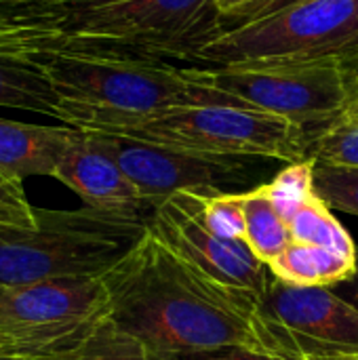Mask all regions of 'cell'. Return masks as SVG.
<instances>
[{"mask_svg": "<svg viewBox=\"0 0 358 360\" xmlns=\"http://www.w3.org/2000/svg\"><path fill=\"white\" fill-rule=\"evenodd\" d=\"M101 281L110 321L135 338L150 360L228 346L264 352L249 312L150 230Z\"/></svg>", "mask_w": 358, "mask_h": 360, "instance_id": "1", "label": "cell"}, {"mask_svg": "<svg viewBox=\"0 0 358 360\" xmlns=\"http://www.w3.org/2000/svg\"><path fill=\"white\" fill-rule=\"evenodd\" d=\"M13 59L27 61L49 80L57 120L89 133H118L181 103L232 101L192 84L179 65L160 59L91 53H25Z\"/></svg>", "mask_w": 358, "mask_h": 360, "instance_id": "2", "label": "cell"}, {"mask_svg": "<svg viewBox=\"0 0 358 360\" xmlns=\"http://www.w3.org/2000/svg\"><path fill=\"white\" fill-rule=\"evenodd\" d=\"M27 230L0 236V287L103 278L148 232L146 219L82 209H34Z\"/></svg>", "mask_w": 358, "mask_h": 360, "instance_id": "3", "label": "cell"}, {"mask_svg": "<svg viewBox=\"0 0 358 360\" xmlns=\"http://www.w3.org/2000/svg\"><path fill=\"white\" fill-rule=\"evenodd\" d=\"M192 84L213 89L232 101L283 116L310 133L340 118L348 105L342 59L236 61L179 65Z\"/></svg>", "mask_w": 358, "mask_h": 360, "instance_id": "4", "label": "cell"}, {"mask_svg": "<svg viewBox=\"0 0 358 360\" xmlns=\"http://www.w3.org/2000/svg\"><path fill=\"white\" fill-rule=\"evenodd\" d=\"M184 152L222 158L306 160L308 131L283 116L234 101L181 103L156 112L118 133Z\"/></svg>", "mask_w": 358, "mask_h": 360, "instance_id": "5", "label": "cell"}, {"mask_svg": "<svg viewBox=\"0 0 358 360\" xmlns=\"http://www.w3.org/2000/svg\"><path fill=\"white\" fill-rule=\"evenodd\" d=\"M358 51V0H306L270 17L215 27L194 42L188 63L344 59Z\"/></svg>", "mask_w": 358, "mask_h": 360, "instance_id": "6", "label": "cell"}, {"mask_svg": "<svg viewBox=\"0 0 358 360\" xmlns=\"http://www.w3.org/2000/svg\"><path fill=\"white\" fill-rule=\"evenodd\" d=\"M110 316L101 278L44 281L0 295V360H34L89 338Z\"/></svg>", "mask_w": 358, "mask_h": 360, "instance_id": "7", "label": "cell"}, {"mask_svg": "<svg viewBox=\"0 0 358 360\" xmlns=\"http://www.w3.org/2000/svg\"><path fill=\"white\" fill-rule=\"evenodd\" d=\"M253 329L264 352L279 359H358V310L331 287H293L270 276Z\"/></svg>", "mask_w": 358, "mask_h": 360, "instance_id": "8", "label": "cell"}, {"mask_svg": "<svg viewBox=\"0 0 358 360\" xmlns=\"http://www.w3.org/2000/svg\"><path fill=\"white\" fill-rule=\"evenodd\" d=\"M146 226L200 278L238 302L251 319L255 316L272 274L251 253L247 243L226 240L213 234L175 196L156 205Z\"/></svg>", "mask_w": 358, "mask_h": 360, "instance_id": "9", "label": "cell"}, {"mask_svg": "<svg viewBox=\"0 0 358 360\" xmlns=\"http://www.w3.org/2000/svg\"><path fill=\"white\" fill-rule=\"evenodd\" d=\"M91 135L114 158L150 209L181 192L217 194L224 186L245 179V167L238 158L184 152L124 135Z\"/></svg>", "mask_w": 358, "mask_h": 360, "instance_id": "10", "label": "cell"}, {"mask_svg": "<svg viewBox=\"0 0 358 360\" xmlns=\"http://www.w3.org/2000/svg\"><path fill=\"white\" fill-rule=\"evenodd\" d=\"M53 177L78 194L84 207L101 213L143 219L141 213L148 205L114 158L103 152L87 131L76 133Z\"/></svg>", "mask_w": 358, "mask_h": 360, "instance_id": "11", "label": "cell"}, {"mask_svg": "<svg viewBox=\"0 0 358 360\" xmlns=\"http://www.w3.org/2000/svg\"><path fill=\"white\" fill-rule=\"evenodd\" d=\"M78 129L46 127L0 118V173L23 181L25 177H53L74 141Z\"/></svg>", "mask_w": 358, "mask_h": 360, "instance_id": "12", "label": "cell"}, {"mask_svg": "<svg viewBox=\"0 0 358 360\" xmlns=\"http://www.w3.org/2000/svg\"><path fill=\"white\" fill-rule=\"evenodd\" d=\"M354 268V259L295 240H291L283 253L268 264V270L274 278L293 287H335L348 281Z\"/></svg>", "mask_w": 358, "mask_h": 360, "instance_id": "13", "label": "cell"}, {"mask_svg": "<svg viewBox=\"0 0 358 360\" xmlns=\"http://www.w3.org/2000/svg\"><path fill=\"white\" fill-rule=\"evenodd\" d=\"M238 198L247 221L245 243L251 253L268 266L291 243L289 224L276 211L266 184L249 192H238Z\"/></svg>", "mask_w": 358, "mask_h": 360, "instance_id": "14", "label": "cell"}, {"mask_svg": "<svg viewBox=\"0 0 358 360\" xmlns=\"http://www.w3.org/2000/svg\"><path fill=\"white\" fill-rule=\"evenodd\" d=\"M0 105L57 118V97L49 80L27 61L0 57Z\"/></svg>", "mask_w": 358, "mask_h": 360, "instance_id": "15", "label": "cell"}, {"mask_svg": "<svg viewBox=\"0 0 358 360\" xmlns=\"http://www.w3.org/2000/svg\"><path fill=\"white\" fill-rule=\"evenodd\" d=\"M291 240L329 249L357 262V245L348 230L333 215L331 207L314 192L289 219Z\"/></svg>", "mask_w": 358, "mask_h": 360, "instance_id": "16", "label": "cell"}, {"mask_svg": "<svg viewBox=\"0 0 358 360\" xmlns=\"http://www.w3.org/2000/svg\"><path fill=\"white\" fill-rule=\"evenodd\" d=\"M175 198L188 207L203 226H207L213 234L245 243L247 236V221L245 211L238 198V192H217V194H196V192H181Z\"/></svg>", "mask_w": 358, "mask_h": 360, "instance_id": "17", "label": "cell"}, {"mask_svg": "<svg viewBox=\"0 0 358 360\" xmlns=\"http://www.w3.org/2000/svg\"><path fill=\"white\" fill-rule=\"evenodd\" d=\"M34 360H150L146 348L118 329L110 316L82 342Z\"/></svg>", "mask_w": 358, "mask_h": 360, "instance_id": "18", "label": "cell"}, {"mask_svg": "<svg viewBox=\"0 0 358 360\" xmlns=\"http://www.w3.org/2000/svg\"><path fill=\"white\" fill-rule=\"evenodd\" d=\"M306 156L321 165L358 169V110H346L327 127L310 133Z\"/></svg>", "mask_w": 358, "mask_h": 360, "instance_id": "19", "label": "cell"}, {"mask_svg": "<svg viewBox=\"0 0 358 360\" xmlns=\"http://www.w3.org/2000/svg\"><path fill=\"white\" fill-rule=\"evenodd\" d=\"M314 167H317V162L312 158L291 162L270 184H266L276 211L283 215V219L287 224L293 217V213L317 192L314 190Z\"/></svg>", "mask_w": 358, "mask_h": 360, "instance_id": "20", "label": "cell"}, {"mask_svg": "<svg viewBox=\"0 0 358 360\" xmlns=\"http://www.w3.org/2000/svg\"><path fill=\"white\" fill-rule=\"evenodd\" d=\"M314 190L329 207L358 215V169L317 162Z\"/></svg>", "mask_w": 358, "mask_h": 360, "instance_id": "21", "label": "cell"}, {"mask_svg": "<svg viewBox=\"0 0 358 360\" xmlns=\"http://www.w3.org/2000/svg\"><path fill=\"white\" fill-rule=\"evenodd\" d=\"M23 190V181L0 173V236L34 226L36 215Z\"/></svg>", "mask_w": 358, "mask_h": 360, "instance_id": "22", "label": "cell"}, {"mask_svg": "<svg viewBox=\"0 0 358 360\" xmlns=\"http://www.w3.org/2000/svg\"><path fill=\"white\" fill-rule=\"evenodd\" d=\"M300 2H306V0H255L245 8H241V11H236V13H232L228 17H222L217 27H232V25H238V23L264 19V17H270V15L279 13V11H285V8H289L293 4H300Z\"/></svg>", "mask_w": 358, "mask_h": 360, "instance_id": "23", "label": "cell"}, {"mask_svg": "<svg viewBox=\"0 0 358 360\" xmlns=\"http://www.w3.org/2000/svg\"><path fill=\"white\" fill-rule=\"evenodd\" d=\"M156 360H285L266 352L241 348V346H228L217 350H205V352H190V354H175V356H162Z\"/></svg>", "mask_w": 358, "mask_h": 360, "instance_id": "24", "label": "cell"}, {"mask_svg": "<svg viewBox=\"0 0 358 360\" xmlns=\"http://www.w3.org/2000/svg\"><path fill=\"white\" fill-rule=\"evenodd\" d=\"M344 76H346V86H348V97H350V108H358V51L342 59Z\"/></svg>", "mask_w": 358, "mask_h": 360, "instance_id": "25", "label": "cell"}, {"mask_svg": "<svg viewBox=\"0 0 358 360\" xmlns=\"http://www.w3.org/2000/svg\"><path fill=\"white\" fill-rule=\"evenodd\" d=\"M344 302H348L352 308H357L358 310V249H357V268H354V272H352V276L348 278V281H344V283H340V285H335V287H331Z\"/></svg>", "mask_w": 358, "mask_h": 360, "instance_id": "26", "label": "cell"}, {"mask_svg": "<svg viewBox=\"0 0 358 360\" xmlns=\"http://www.w3.org/2000/svg\"><path fill=\"white\" fill-rule=\"evenodd\" d=\"M251 2H255V0H213V6H215V11L219 13V19H222V17H228V15L241 11V8L249 6Z\"/></svg>", "mask_w": 358, "mask_h": 360, "instance_id": "27", "label": "cell"}, {"mask_svg": "<svg viewBox=\"0 0 358 360\" xmlns=\"http://www.w3.org/2000/svg\"><path fill=\"white\" fill-rule=\"evenodd\" d=\"M4 291H6V289H4V287H0V295H2V293H4Z\"/></svg>", "mask_w": 358, "mask_h": 360, "instance_id": "28", "label": "cell"}, {"mask_svg": "<svg viewBox=\"0 0 358 360\" xmlns=\"http://www.w3.org/2000/svg\"><path fill=\"white\" fill-rule=\"evenodd\" d=\"M0 2H11V0H0Z\"/></svg>", "mask_w": 358, "mask_h": 360, "instance_id": "29", "label": "cell"}, {"mask_svg": "<svg viewBox=\"0 0 358 360\" xmlns=\"http://www.w3.org/2000/svg\"><path fill=\"white\" fill-rule=\"evenodd\" d=\"M350 110H358V108H350Z\"/></svg>", "mask_w": 358, "mask_h": 360, "instance_id": "30", "label": "cell"}, {"mask_svg": "<svg viewBox=\"0 0 358 360\" xmlns=\"http://www.w3.org/2000/svg\"><path fill=\"white\" fill-rule=\"evenodd\" d=\"M350 360H358V359H350Z\"/></svg>", "mask_w": 358, "mask_h": 360, "instance_id": "31", "label": "cell"}]
</instances>
